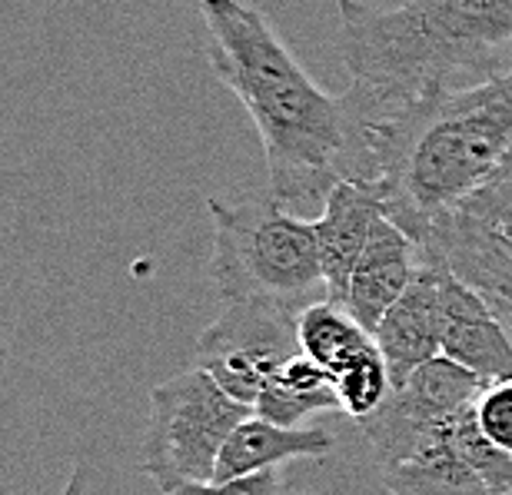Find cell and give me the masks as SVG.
Here are the masks:
<instances>
[{
    "mask_svg": "<svg viewBox=\"0 0 512 495\" xmlns=\"http://www.w3.org/2000/svg\"><path fill=\"white\" fill-rule=\"evenodd\" d=\"M476 419L486 439L512 456V379H493L483 386L476 399Z\"/></svg>",
    "mask_w": 512,
    "mask_h": 495,
    "instance_id": "cell-18",
    "label": "cell"
},
{
    "mask_svg": "<svg viewBox=\"0 0 512 495\" xmlns=\"http://www.w3.org/2000/svg\"><path fill=\"white\" fill-rule=\"evenodd\" d=\"M210 280L223 303L276 299L290 306L326 296L320 246L310 216L283 210L270 193L253 200L210 197Z\"/></svg>",
    "mask_w": 512,
    "mask_h": 495,
    "instance_id": "cell-4",
    "label": "cell"
},
{
    "mask_svg": "<svg viewBox=\"0 0 512 495\" xmlns=\"http://www.w3.org/2000/svg\"><path fill=\"white\" fill-rule=\"evenodd\" d=\"M340 54L353 74L346 100L360 123H373L429 87H449L459 70H496L512 44V0H406L376 10L336 0Z\"/></svg>",
    "mask_w": 512,
    "mask_h": 495,
    "instance_id": "cell-3",
    "label": "cell"
},
{
    "mask_svg": "<svg viewBox=\"0 0 512 495\" xmlns=\"http://www.w3.org/2000/svg\"><path fill=\"white\" fill-rule=\"evenodd\" d=\"M380 476L389 495H512V456L486 439L469 402Z\"/></svg>",
    "mask_w": 512,
    "mask_h": 495,
    "instance_id": "cell-7",
    "label": "cell"
},
{
    "mask_svg": "<svg viewBox=\"0 0 512 495\" xmlns=\"http://www.w3.org/2000/svg\"><path fill=\"white\" fill-rule=\"evenodd\" d=\"M419 250L443 256L469 286L489 299L512 333V240L506 233L459 206L429 230Z\"/></svg>",
    "mask_w": 512,
    "mask_h": 495,
    "instance_id": "cell-11",
    "label": "cell"
},
{
    "mask_svg": "<svg viewBox=\"0 0 512 495\" xmlns=\"http://www.w3.org/2000/svg\"><path fill=\"white\" fill-rule=\"evenodd\" d=\"M253 412L250 402L233 399L207 369L193 363L150 389L140 472L163 495L193 482H210L233 429Z\"/></svg>",
    "mask_w": 512,
    "mask_h": 495,
    "instance_id": "cell-5",
    "label": "cell"
},
{
    "mask_svg": "<svg viewBox=\"0 0 512 495\" xmlns=\"http://www.w3.org/2000/svg\"><path fill=\"white\" fill-rule=\"evenodd\" d=\"M0 363H7V346H4V339H0Z\"/></svg>",
    "mask_w": 512,
    "mask_h": 495,
    "instance_id": "cell-21",
    "label": "cell"
},
{
    "mask_svg": "<svg viewBox=\"0 0 512 495\" xmlns=\"http://www.w3.org/2000/svg\"><path fill=\"white\" fill-rule=\"evenodd\" d=\"M380 216H386V203L376 183L336 180L333 190L326 193L323 210L313 220L316 246H320V263H323L326 299H333V303H343L346 299L353 266L360 260L363 246L370 240Z\"/></svg>",
    "mask_w": 512,
    "mask_h": 495,
    "instance_id": "cell-12",
    "label": "cell"
},
{
    "mask_svg": "<svg viewBox=\"0 0 512 495\" xmlns=\"http://www.w3.org/2000/svg\"><path fill=\"white\" fill-rule=\"evenodd\" d=\"M336 386V399H340V412L350 419H366L370 412L383 406V399L393 393V379H389V366L376 346V339L346 363H340L330 373Z\"/></svg>",
    "mask_w": 512,
    "mask_h": 495,
    "instance_id": "cell-17",
    "label": "cell"
},
{
    "mask_svg": "<svg viewBox=\"0 0 512 495\" xmlns=\"http://www.w3.org/2000/svg\"><path fill=\"white\" fill-rule=\"evenodd\" d=\"M419 270V243L389 216H380L366 240L360 260L353 266L343 306L356 316L363 329L380 326L389 306L406 293Z\"/></svg>",
    "mask_w": 512,
    "mask_h": 495,
    "instance_id": "cell-13",
    "label": "cell"
},
{
    "mask_svg": "<svg viewBox=\"0 0 512 495\" xmlns=\"http://www.w3.org/2000/svg\"><path fill=\"white\" fill-rule=\"evenodd\" d=\"M360 127L386 216L423 243L512 167V70L463 90L429 87Z\"/></svg>",
    "mask_w": 512,
    "mask_h": 495,
    "instance_id": "cell-2",
    "label": "cell"
},
{
    "mask_svg": "<svg viewBox=\"0 0 512 495\" xmlns=\"http://www.w3.org/2000/svg\"><path fill=\"white\" fill-rule=\"evenodd\" d=\"M87 486H90V472L84 466H77L74 472L67 476L64 489H60V495H87Z\"/></svg>",
    "mask_w": 512,
    "mask_h": 495,
    "instance_id": "cell-20",
    "label": "cell"
},
{
    "mask_svg": "<svg viewBox=\"0 0 512 495\" xmlns=\"http://www.w3.org/2000/svg\"><path fill=\"white\" fill-rule=\"evenodd\" d=\"M373 339L389 366L393 389L419 366L443 356V299H439V256L419 250V270L406 293L389 306L373 329Z\"/></svg>",
    "mask_w": 512,
    "mask_h": 495,
    "instance_id": "cell-10",
    "label": "cell"
},
{
    "mask_svg": "<svg viewBox=\"0 0 512 495\" xmlns=\"http://www.w3.org/2000/svg\"><path fill=\"white\" fill-rule=\"evenodd\" d=\"M300 353V306L276 299L223 303V313L197 339V366L250 406L266 379Z\"/></svg>",
    "mask_w": 512,
    "mask_h": 495,
    "instance_id": "cell-6",
    "label": "cell"
},
{
    "mask_svg": "<svg viewBox=\"0 0 512 495\" xmlns=\"http://www.w3.org/2000/svg\"><path fill=\"white\" fill-rule=\"evenodd\" d=\"M486 379L469 373L456 359L436 356L419 366L403 386L383 399V406L360 419L363 436L380 462V472L409 459L443 422L483 393Z\"/></svg>",
    "mask_w": 512,
    "mask_h": 495,
    "instance_id": "cell-8",
    "label": "cell"
},
{
    "mask_svg": "<svg viewBox=\"0 0 512 495\" xmlns=\"http://www.w3.org/2000/svg\"><path fill=\"white\" fill-rule=\"evenodd\" d=\"M256 416L280 422V426H300L303 419L326 409H340L336 386L323 366H316L310 356H293L266 379L263 393L253 402Z\"/></svg>",
    "mask_w": 512,
    "mask_h": 495,
    "instance_id": "cell-15",
    "label": "cell"
},
{
    "mask_svg": "<svg viewBox=\"0 0 512 495\" xmlns=\"http://www.w3.org/2000/svg\"><path fill=\"white\" fill-rule=\"evenodd\" d=\"M439 299H443V356L456 359L486 383L512 379L509 326L489 306V299L469 286L443 256H439Z\"/></svg>",
    "mask_w": 512,
    "mask_h": 495,
    "instance_id": "cell-9",
    "label": "cell"
},
{
    "mask_svg": "<svg viewBox=\"0 0 512 495\" xmlns=\"http://www.w3.org/2000/svg\"><path fill=\"white\" fill-rule=\"evenodd\" d=\"M167 495H293L290 482L280 476V469H260L250 476L237 479H210L193 482V486H180Z\"/></svg>",
    "mask_w": 512,
    "mask_h": 495,
    "instance_id": "cell-19",
    "label": "cell"
},
{
    "mask_svg": "<svg viewBox=\"0 0 512 495\" xmlns=\"http://www.w3.org/2000/svg\"><path fill=\"white\" fill-rule=\"evenodd\" d=\"M213 77L247 107L270 170V197L296 216L326 203L336 180L370 183L360 117L306 74L270 17L247 0H200Z\"/></svg>",
    "mask_w": 512,
    "mask_h": 495,
    "instance_id": "cell-1",
    "label": "cell"
},
{
    "mask_svg": "<svg viewBox=\"0 0 512 495\" xmlns=\"http://www.w3.org/2000/svg\"><path fill=\"white\" fill-rule=\"evenodd\" d=\"M336 449L333 432L320 426H280L263 416H247L233 429L227 446L220 452L217 476L213 479H237L260 469H280L293 459H323Z\"/></svg>",
    "mask_w": 512,
    "mask_h": 495,
    "instance_id": "cell-14",
    "label": "cell"
},
{
    "mask_svg": "<svg viewBox=\"0 0 512 495\" xmlns=\"http://www.w3.org/2000/svg\"><path fill=\"white\" fill-rule=\"evenodd\" d=\"M370 343L373 333L356 323V316L343 303H333V299L323 296L300 309V349L326 373H333L336 366Z\"/></svg>",
    "mask_w": 512,
    "mask_h": 495,
    "instance_id": "cell-16",
    "label": "cell"
}]
</instances>
